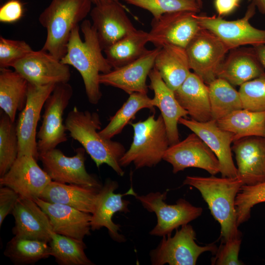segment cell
I'll return each mask as SVG.
<instances>
[{
	"mask_svg": "<svg viewBox=\"0 0 265 265\" xmlns=\"http://www.w3.org/2000/svg\"><path fill=\"white\" fill-rule=\"evenodd\" d=\"M80 28L84 41L80 37L78 25L71 32L66 53L60 61L78 71L82 78L89 102L96 105L102 96L100 75L108 73L112 68L102 53L96 31L90 21L83 20Z\"/></svg>",
	"mask_w": 265,
	"mask_h": 265,
	"instance_id": "obj_1",
	"label": "cell"
},
{
	"mask_svg": "<svg viewBox=\"0 0 265 265\" xmlns=\"http://www.w3.org/2000/svg\"><path fill=\"white\" fill-rule=\"evenodd\" d=\"M64 124L71 137L82 146L98 167L106 164L120 176L124 175L120 160L125 148L120 142L100 134L102 123L97 112L81 111L74 106L68 113Z\"/></svg>",
	"mask_w": 265,
	"mask_h": 265,
	"instance_id": "obj_2",
	"label": "cell"
},
{
	"mask_svg": "<svg viewBox=\"0 0 265 265\" xmlns=\"http://www.w3.org/2000/svg\"><path fill=\"white\" fill-rule=\"evenodd\" d=\"M183 184L199 191L212 215L220 225L222 242L241 238L235 209L236 196L243 185L239 178L187 176Z\"/></svg>",
	"mask_w": 265,
	"mask_h": 265,
	"instance_id": "obj_3",
	"label": "cell"
},
{
	"mask_svg": "<svg viewBox=\"0 0 265 265\" xmlns=\"http://www.w3.org/2000/svg\"><path fill=\"white\" fill-rule=\"evenodd\" d=\"M92 0H52L39 17L47 30L41 49L59 60L67 52L72 31L90 12Z\"/></svg>",
	"mask_w": 265,
	"mask_h": 265,
	"instance_id": "obj_4",
	"label": "cell"
},
{
	"mask_svg": "<svg viewBox=\"0 0 265 265\" xmlns=\"http://www.w3.org/2000/svg\"><path fill=\"white\" fill-rule=\"evenodd\" d=\"M130 124L133 130V140L120 159V165L126 167L132 163L136 169L156 166L170 146L161 115L156 118L153 113L146 120Z\"/></svg>",
	"mask_w": 265,
	"mask_h": 265,
	"instance_id": "obj_5",
	"label": "cell"
},
{
	"mask_svg": "<svg viewBox=\"0 0 265 265\" xmlns=\"http://www.w3.org/2000/svg\"><path fill=\"white\" fill-rule=\"evenodd\" d=\"M73 94L68 83L56 84L44 105L41 125L37 133L39 155L67 140L63 115Z\"/></svg>",
	"mask_w": 265,
	"mask_h": 265,
	"instance_id": "obj_6",
	"label": "cell"
},
{
	"mask_svg": "<svg viewBox=\"0 0 265 265\" xmlns=\"http://www.w3.org/2000/svg\"><path fill=\"white\" fill-rule=\"evenodd\" d=\"M256 9L250 3L244 16L233 21L225 20L216 15L197 14L196 18L200 26L214 34L229 51L245 45L257 47L265 45V29L257 28L249 23Z\"/></svg>",
	"mask_w": 265,
	"mask_h": 265,
	"instance_id": "obj_7",
	"label": "cell"
},
{
	"mask_svg": "<svg viewBox=\"0 0 265 265\" xmlns=\"http://www.w3.org/2000/svg\"><path fill=\"white\" fill-rule=\"evenodd\" d=\"M196 233L192 226L186 224L175 235L162 237L158 246L150 253L153 265H195L200 255L209 251L215 253V244L200 246L195 242Z\"/></svg>",
	"mask_w": 265,
	"mask_h": 265,
	"instance_id": "obj_8",
	"label": "cell"
},
{
	"mask_svg": "<svg viewBox=\"0 0 265 265\" xmlns=\"http://www.w3.org/2000/svg\"><path fill=\"white\" fill-rule=\"evenodd\" d=\"M167 192V190L162 193L150 192L134 196L144 209L157 216V223L149 233L152 236L163 237L171 234L174 230L188 224L202 213L201 207H195L184 199H179L173 205L166 203Z\"/></svg>",
	"mask_w": 265,
	"mask_h": 265,
	"instance_id": "obj_9",
	"label": "cell"
},
{
	"mask_svg": "<svg viewBox=\"0 0 265 265\" xmlns=\"http://www.w3.org/2000/svg\"><path fill=\"white\" fill-rule=\"evenodd\" d=\"M185 49L190 69L207 85L217 78L219 68L229 52L217 36L202 27Z\"/></svg>",
	"mask_w": 265,
	"mask_h": 265,
	"instance_id": "obj_10",
	"label": "cell"
},
{
	"mask_svg": "<svg viewBox=\"0 0 265 265\" xmlns=\"http://www.w3.org/2000/svg\"><path fill=\"white\" fill-rule=\"evenodd\" d=\"M74 156L68 157L56 148L40 154L39 159L52 181L99 190L103 185L95 176L86 170L85 149L83 147L78 148Z\"/></svg>",
	"mask_w": 265,
	"mask_h": 265,
	"instance_id": "obj_11",
	"label": "cell"
},
{
	"mask_svg": "<svg viewBox=\"0 0 265 265\" xmlns=\"http://www.w3.org/2000/svg\"><path fill=\"white\" fill-rule=\"evenodd\" d=\"M55 85H36L29 83L26 104L16 123L19 140L18 156L28 155L39 159L37 127L45 102Z\"/></svg>",
	"mask_w": 265,
	"mask_h": 265,
	"instance_id": "obj_12",
	"label": "cell"
},
{
	"mask_svg": "<svg viewBox=\"0 0 265 265\" xmlns=\"http://www.w3.org/2000/svg\"><path fill=\"white\" fill-rule=\"evenodd\" d=\"M197 14L183 11L167 13L157 19L153 18L148 32L149 42L157 48L171 44L186 48L201 28Z\"/></svg>",
	"mask_w": 265,
	"mask_h": 265,
	"instance_id": "obj_13",
	"label": "cell"
},
{
	"mask_svg": "<svg viewBox=\"0 0 265 265\" xmlns=\"http://www.w3.org/2000/svg\"><path fill=\"white\" fill-rule=\"evenodd\" d=\"M163 160L172 165L174 174L189 167L205 170L212 175L220 173V164L217 157L194 132L183 140L170 145Z\"/></svg>",
	"mask_w": 265,
	"mask_h": 265,
	"instance_id": "obj_14",
	"label": "cell"
},
{
	"mask_svg": "<svg viewBox=\"0 0 265 265\" xmlns=\"http://www.w3.org/2000/svg\"><path fill=\"white\" fill-rule=\"evenodd\" d=\"M90 15L103 51L136 30L118 0L95 4Z\"/></svg>",
	"mask_w": 265,
	"mask_h": 265,
	"instance_id": "obj_15",
	"label": "cell"
},
{
	"mask_svg": "<svg viewBox=\"0 0 265 265\" xmlns=\"http://www.w3.org/2000/svg\"><path fill=\"white\" fill-rule=\"evenodd\" d=\"M11 67L29 83L36 85L67 83L71 78L69 65L41 49L32 51Z\"/></svg>",
	"mask_w": 265,
	"mask_h": 265,
	"instance_id": "obj_16",
	"label": "cell"
},
{
	"mask_svg": "<svg viewBox=\"0 0 265 265\" xmlns=\"http://www.w3.org/2000/svg\"><path fill=\"white\" fill-rule=\"evenodd\" d=\"M31 156H18L7 172L0 178L1 186L9 187L21 197L34 200L52 181Z\"/></svg>",
	"mask_w": 265,
	"mask_h": 265,
	"instance_id": "obj_17",
	"label": "cell"
},
{
	"mask_svg": "<svg viewBox=\"0 0 265 265\" xmlns=\"http://www.w3.org/2000/svg\"><path fill=\"white\" fill-rule=\"evenodd\" d=\"M181 124L198 135L210 148L217 157L220 164V173L223 177H238L232 154L231 144L234 134L221 128L217 121L212 119L206 122H198L181 118Z\"/></svg>",
	"mask_w": 265,
	"mask_h": 265,
	"instance_id": "obj_18",
	"label": "cell"
},
{
	"mask_svg": "<svg viewBox=\"0 0 265 265\" xmlns=\"http://www.w3.org/2000/svg\"><path fill=\"white\" fill-rule=\"evenodd\" d=\"M118 187L116 181L108 179L98 191L95 210L91 214V229L95 231L105 227L113 240L123 242L126 238L119 233L120 226L113 222L112 217L117 212H129L130 203L123 197L127 195L135 196L137 194L132 187L125 193H115L114 191Z\"/></svg>",
	"mask_w": 265,
	"mask_h": 265,
	"instance_id": "obj_19",
	"label": "cell"
},
{
	"mask_svg": "<svg viewBox=\"0 0 265 265\" xmlns=\"http://www.w3.org/2000/svg\"><path fill=\"white\" fill-rule=\"evenodd\" d=\"M160 48L148 50L136 60L120 68L112 69L99 76L100 84L114 87L128 94L134 92L147 94V78L154 68L156 57Z\"/></svg>",
	"mask_w": 265,
	"mask_h": 265,
	"instance_id": "obj_20",
	"label": "cell"
},
{
	"mask_svg": "<svg viewBox=\"0 0 265 265\" xmlns=\"http://www.w3.org/2000/svg\"><path fill=\"white\" fill-rule=\"evenodd\" d=\"M238 177L243 185L265 182V137L249 136L233 142Z\"/></svg>",
	"mask_w": 265,
	"mask_h": 265,
	"instance_id": "obj_21",
	"label": "cell"
},
{
	"mask_svg": "<svg viewBox=\"0 0 265 265\" xmlns=\"http://www.w3.org/2000/svg\"><path fill=\"white\" fill-rule=\"evenodd\" d=\"M12 214L15 219L14 236L49 243L53 232L50 219L34 200L20 196Z\"/></svg>",
	"mask_w": 265,
	"mask_h": 265,
	"instance_id": "obj_22",
	"label": "cell"
},
{
	"mask_svg": "<svg viewBox=\"0 0 265 265\" xmlns=\"http://www.w3.org/2000/svg\"><path fill=\"white\" fill-rule=\"evenodd\" d=\"M34 201L48 216L53 232L79 240L90 235L91 214L40 198Z\"/></svg>",
	"mask_w": 265,
	"mask_h": 265,
	"instance_id": "obj_23",
	"label": "cell"
},
{
	"mask_svg": "<svg viewBox=\"0 0 265 265\" xmlns=\"http://www.w3.org/2000/svg\"><path fill=\"white\" fill-rule=\"evenodd\" d=\"M148 77L149 87L154 91L152 98L155 106L158 107L164 120L170 145L180 141L178 124L181 118L188 115L177 100L174 91L164 82L157 70L154 67Z\"/></svg>",
	"mask_w": 265,
	"mask_h": 265,
	"instance_id": "obj_24",
	"label": "cell"
},
{
	"mask_svg": "<svg viewBox=\"0 0 265 265\" xmlns=\"http://www.w3.org/2000/svg\"><path fill=\"white\" fill-rule=\"evenodd\" d=\"M265 72L254 48L231 50L221 63L217 77L231 85L240 86Z\"/></svg>",
	"mask_w": 265,
	"mask_h": 265,
	"instance_id": "obj_25",
	"label": "cell"
},
{
	"mask_svg": "<svg viewBox=\"0 0 265 265\" xmlns=\"http://www.w3.org/2000/svg\"><path fill=\"white\" fill-rule=\"evenodd\" d=\"M174 94L191 119L198 122L212 119L208 85L195 73L191 72Z\"/></svg>",
	"mask_w": 265,
	"mask_h": 265,
	"instance_id": "obj_26",
	"label": "cell"
},
{
	"mask_svg": "<svg viewBox=\"0 0 265 265\" xmlns=\"http://www.w3.org/2000/svg\"><path fill=\"white\" fill-rule=\"evenodd\" d=\"M99 191L89 187L52 181L45 188L40 198L49 202L66 205L92 214Z\"/></svg>",
	"mask_w": 265,
	"mask_h": 265,
	"instance_id": "obj_27",
	"label": "cell"
},
{
	"mask_svg": "<svg viewBox=\"0 0 265 265\" xmlns=\"http://www.w3.org/2000/svg\"><path fill=\"white\" fill-rule=\"evenodd\" d=\"M154 67L166 84L174 91L191 73L185 48L171 44L165 45L160 48Z\"/></svg>",
	"mask_w": 265,
	"mask_h": 265,
	"instance_id": "obj_28",
	"label": "cell"
},
{
	"mask_svg": "<svg viewBox=\"0 0 265 265\" xmlns=\"http://www.w3.org/2000/svg\"><path fill=\"white\" fill-rule=\"evenodd\" d=\"M28 86V81L17 71L0 69V107L12 121L26 105Z\"/></svg>",
	"mask_w": 265,
	"mask_h": 265,
	"instance_id": "obj_29",
	"label": "cell"
},
{
	"mask_svg": "<svg viewBox=\"0 0 265 265\" xmlns=\"http://www.w3.org/2000/svg\"><path fill=\"white\" fill-rule=\"evenodd\" d=\"M148 32L136 29L103 50L112 67L116 69L138 59L148 51Z\"/></svg>",
	"mask_w": 265,
	"mask_h": 265,
	"instance_id": "obj_30",
	"label": "cell"
},
{
	"mask_svg": "<svg viewBox=\"0 0 265 265\" xmlns=\"http://www.w3.org/2000/svg\"><path fill=\"white\" fill-rule=\"evenodd\" d=\"M216 121L221 128L234 134V141L249 136L265 137V111L242 108Z\"/></svg>",
	"mask_w": 265,
	"mask_h": 265,
	"instance_id": "obj_31",
	"label": "cell"
},
{
	"mask_svg": "<svg viewBox=\"0 0 265 265\" xmlns=\"http://www.w3.org/2000/svg\"><path fill=\"white\" fill-rule=\"evenodd\" d=\"M155 106L153 99L149 98L147 94L132 93L129 95L121 107L110 118L107 125L99 131L100 134L106 139H112L121 132L139 110L144 108L153 110Z\"/></svg>",
	"mask_w": 265,
	"mask_h": 265,
	"instance_id": "obj_32",
	"label": "cell"
},
{
	"mask_svg": "<svg viewBox=\"0 0 265 265\" xmlns=\"http://www.w3.org/2000/svg\"><path fill=\"white\" fill-rule=\"evenodd\" d=\"M208 87L212 119L217 121L243 108L239 92L226 80L217 78Z\"/></svg>",
	"mask_w": 265,
	"mask_h": 265,
	"instance_id": "obj_33",
	"label": "cell"
},
{
	"mask_svg": "<svg viewBox=\"0 0 265 265\" xmlns=\"http://www.w3.org/2000/svg\"><path fill=\"white\" fill-rule=\"evenodd\" d=\"M4 255L15 265L34 264L51 256L49 243L14 236L7 243Z\"/></svg>",
	"mask_w": 265,
	"mask_h": 265,
	"instance_id": "obj_34",
	"label": "cell"
},
{
	"mask_svg": "<svg viewBox=\"0 0 265 265\" xmlns=\"http://www.w3.org/2000/svg\"><path fill=\"white\" fill-rule=\"evenodd\" d=\"M51 256L60 265H93L94 264L87 257L86 245L79 240L53 232L49 242Z\"/></svg>",
	"mask_w": 265,
	"mask_h": 265,
	"instance_id": "obj_35",
	"label": "cell"
},
{
	"mask_svg": "<svg viewBox=\"0 0 265 265\" xmlns=\"http://www.w3.org/2000/svg\"><path fill=\"white\" fill-rule=\"evenodd\" d=\"M18 153L16 123L2 111L0 117V177L9 170L17 159Z\"/></svg>",
	"mask_w": 265,
	"mask_h": 265,
	"instance_id": "obj_36",
	"label": "cell"
},
{
	"mask_svg": "<svg viewBox=\"0 0 265 265\" xmlns=\"http://www.w3.org/2000/svg\"><path fill=\"white\" fill-rule=\"evenodd\" d=\"M129 4L148 11L157 19L170 12L189 11L198 13L202 6L198 0H123Z\"/></svg>",
	"mask_w": 265,
	"mask_h": 265,
	"instance_id": "obj_37",
	"label": "cell"
},
{
	"mask_svg": "<svg viewBox=\"0 0 265 265\" xmlns=\"http://www.w3.org/2000/svg\"><path fill=\"white\" fill-rule=\"evenodd\" d=\"M263 202H265V182L254 185H242L235 200L238 226L249 219L251 210L255 205Z\"/></svg>",
	"mask_w": 265,
	"mask_h": 265,
	"instance_id": "obj_38",
	"label": "cell"
},
{
	"mask_svg": "<svg viewBox=\"0 0 265 265\" xmlns=\"http://www.w3.org/2000/svg\"><path fill=\"white\" fill-rule=\"evenodd\" d=\"M243 108L265 111V72L240 86L238 90Z\"/></svg>",
	"mask_w": 265,
	"mask_h": 265,
	"instance_id": "obj_39",
	"label": "cell"
},
{
	"mask_svg": "<svg viewBox=\"0 0 265 265\" xmlns=\"http://www.w3.org/2000/svg\"><path fill=\"white\" fill-rule=\"evenodd\" d=\"M33 50L24 41L0 37V68H7Z\"/></svg>",
	"mask_w": 265,
	"mask_h": 265,
	"instance_id": "obj_40",
	"label": "cell"
},
{
	"mask_svg": "<svg viewBox=\"0 0 265 265\" xmlns=\"http://www.w3.org/2000/svg\"><path fill=\"white\" fill-rule=\"evenodd\" d=\"M241 242V238H234L222 242L215 252V256L211 260L212 265H241L243 263L238 259Z\"/></svg>",
	"mask_w": 265,
	"mask_h": 265,
	"instance_id": "obj_41",
	"label": "cell"
},
{
	"mask_svg": "<svg viewBox=\"0 0 265 265\" xmlns=\"http://www.w3.org/2000/svg\"><path fill=\"white\" fill-rule=\"evenodd\" d=\"M13 189L5 186L0 188V227L5 217L12 212L20 197Z\"/></svg>",
	"mask_w": 265,
	"mask_h": 265,
	"instance_id": "obj_42",
	"label": "cell"
},
{
	"mask_svg": "<svg viewBox=\"0 0 265 265\" xmlns=\"http://www.w3.org/2000/svg\"><path fill=\"white\" fill-rule=\"evenodd\" d=\"M24 6L19 0H9L0 8V22L3 23H14L23 16Z\"/></svg>",
	"mask_w": 265,
	"mask_h": 265,
	"instance_id": "obj_43",
	"label": "cell"
},
{
	"mask_svg": "<svg viewBox=\"0 0 265 265\" xmlns=\"http://www.w3.org/2000/svg\"><path fill=\"white\" fill-rule=\"evenodd\" d=\"M241 0H214V5L218 16L233 12L239 5Z\"/></svg>",
	"mask_w": 265,
	"mask_h": 265,
	"instance_id": "obj_44",
	"label": "cell"
},
{
	"mask_svg": "<svg viewBox=\"0 0 265 265\" xmlns=\"http://www.w3.org/2000/svg\"><path fill=\"white\" fill-rule=\"evenodd\" d=\"M253 47L261 64L265 70V45Z\"/></svg>",
	"mask_w": 265,
	"mask_h": 265,
	"instance_id": "obj_45",
	"label": "cell"
},
{
	"mask_svg": "<svg viewBox=\"0 0 265 265\" xmlns=\"http://www.w3.org/2000/svg\"><path fill=\"white\" fill-rule=\"evenodd\" d=\"M262 14L265 15V0H248Z\"/></svg>",
	"mask_w": 265,
	"mask_h": 265,
	"instance_id": "obj_46",
	"label": "cell"
},
{
	"mask_svg": "<svg viewBox=\"0 0 265 265\" xmlns=\"http://www.w3.org/2000/svg\"><path fill=\"white\" fill-rule=\"evenodd\" d=\"M109 0H92V1L94 4H97L100 2H104L106 1H109Z\"/></svg>",
	"mask_w": 265,
	"mask_h": 265,
	"instance_id": "obj_47",
	"label": "cell"
},
{
	"mask_svg": "<svg viewBox=\"0 0 265 265\" xmlns=\"http://www.w3.org/2000/svg\"><path fill=\"white\" fill-rule=\"evenodd\" d=\"M200 4L202 6V0H198Z\"/></svg>",
	"mask_w": 265,
	"mask_h": 265,
	"instance_id": "obj_48",
	"label": "cell"
}]
</instances>
